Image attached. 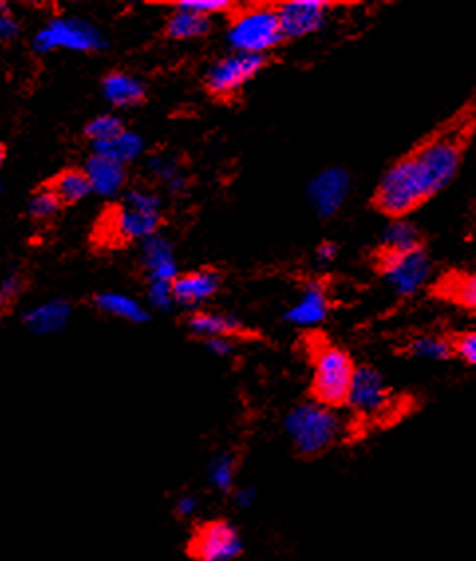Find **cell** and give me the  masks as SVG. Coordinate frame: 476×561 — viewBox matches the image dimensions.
I'll use <instances>...</instances> for the list:
<instances>
[{
  "label": "cell",
  "instance_id": "cell-21",
  "mask_svg": "<svg viewBox=\"0 0 476 561\" xmlns=\"http://www.w3.org/2000/svg\"><path fill=\"white\" fill-rule=\"evenodd\" d=\"M91 305L103 315L131 322V324H143V322L149 321V311L137 299L123 295V293H115V291L95 293L91 297Z\"/></svg>",
  "mask_w": 476,
  "mask_h": 561
},
{
  "label": "cell",
  "instance_id": "cell-4",
  "mask_svg": "<svg viewBox=\"0 0 476 561\" xmlns=\"http://www.w3.org/2000/svg\"><path fill=\"white\" fill-rule=\"evenodd\" d=\"M228 42L241 54L269 56V52L287 42L277 4H251L245 8H234L228 26Z\"/></svg>",
  "mask_w": 476,
  "mask_h": 561
},
{
  "label": "cell",
  "instance_id": "cell-3",
  "mask_svg": "<svg viewBox=\"0 0 476 561\" xmlns=\"http://www.w3.org/2000/svg\"><path fill=\"white\" fill-rule=\"evenodd\" d=\"M162 198L149 188H131L103 220L107 240L115 243L145 241L159 234Z\"/></svg>",
  "mask_w": 476,
  "mask_h": 561
},
{
  "label": "cell",
  "instance_id": "cell-10",
  "mask_svg": "<svg viewBox=\"0 0 476 561\" xmlns=\"http://www.w3.org/2000/svg\"><path fill=\"white\" fill-rule=\"evenodd\" d=\"M352 174L342 166H328L320 170L307 184V200L318 218H334L346 204L352 192Z\"/></svg>",
  "mask_w": 476,
  "mask_h": 561
},
{
  "label": "cell",
  "instance_id": "cell-25",
  "mask_svg": "<svg viewBox=\"0 0 476 561\" xmlns=\"http://www.w3.org/2000/svg\"><path fill=\"white\" fill-rule=\"evenodd\" d=\"M407 354L429 362H447L455 358V342L443 334H419L407 342Z\"/></svg>",
  "mask_w": 476,
  "mask_h": 561
},
{
  "label": "cell",
  "instance_id": "cell-14",
  "mask_svg": "<svg viewBox=\"0 0 476 561\" xmlns=\"http://www.w3.org/2000/svg\"><path fill=\"white\" fill-rule=\"evenodd\" d=\"M184 324L200 340H208V338L238 340L249 336V328L230 313L196 309L186 317Z\"/></svg>",
  "mask_w": 476,
  "mask_h": 561
},
{
  "label": "cell",
  "instance_id": "cell-37",
  "mask_svg": "<svg viewBox=\"0 0 476 561\" xmlns=\"http://www.w3.org/2000/svg\"><path fill=\"white\" fill-rule=\"evenodd\" d=\"M174 512L180 518H190L198 512V498L194 494H180L174 500Z\"/></svg>",
  "mask_w": 476,
  "mask_h": 561
},
{
  "label": "cell",
  "instance_id": "cell-15",
  "mask_svg": "<svg viewBox=\"0 0 476 561\" xmlns=\"http://www.w3.org/2000/svg\"><path fill=\"white\" fill-rule=\"evenodd\" d=\"M139 265L147 277V281H166L174 283V279L180 275L172 243L162 238L160 234L141 241V255Z\"/></svg>",
  "mask_w": 476,
  "mask_h": 561
},
{
  "label": "cell",
  "instance_id": "cell-36",
  "mask_svg": "<svg viewBox=\"0 0 476 561\" xmlns=\"http://www.w3.org/2000/svg\"><path fill=\"white\" fill-rule=\"evenodd\" d=\"M202 342L218 358H228L236 350V344L230 338H208V340H202Z\"/></svg>",
  "mask_w": 476,
  "mask_h": 561
},
{
  "label": "cell",
  "instance_id": "cell-18",
  "mask_svg": "<svg viewBox=\"0 0 476 561\" xmlns=\"http://www.w3.org/2000/svg\"><path fill=\"white\" fill-rule=\"evenodd\" d=\"M72 303L66 299H52L24 313L22 322L26 330L36 336H50L62 332L72 319Z\"/></svg>",
  "mask_w": 476,
  "mask_h": 561
},
{
  "label": "cell",
  "instance_id": "cell-11",
  "mask_svg": "<svg viewBox=\"0 0 476 561\" xmlns=\"http://www.w3.org/2000/svg\"><path fill=\"white\" fill-rule=\"evenodd\" d=\"M188 550L196 561H234L243 552V540L230 522L216 520L196 530Z\"/></svg>",
  "mask_w": 476,
  "mask_h": 561
},
{
  "label": "cell",
  "instance_id": "cell-8",
  "mask_svg": "<svg viewBox=\"0 0 476 561\" xmlns=\"http://www.w3.org/2000/svg\"><path fill=\"white\" fill-rule=\"evenodd\" d=\"M269 64H271L269 56L241 54V52L228 54L216 60L208 68L204 76V87L208 95L216 99H232Z\"/></svg>",
  "mask_w": 476,
  "mask_h": 561
},
{
  "label": "cell",
  "instance_id": "cell-29",
  "mask_svg": "<svg viewBox=\"0 0 476 561\" xmlns=\"http://www.w3.org/2000/svg\"><path fill=\"white\" fill-rule=\"evenodd\" d=\"M62 208H64V206H62L60 198H58L46 184L38 186V188L32 192V196H30V200H28V206H26L28 216H30V220H34V222L52 220L54 216L60 214Z\"/></svg>",
  "mask_w": 476,
  "mask_h": 561
},
{
  "label": "cell",
  "instance_id": "cell-32",
  "mask_svg": "<svg viewBox=\"0 0 476 561\" xmlns=\"http://www.w3.org/2000/svg\"><path fill=\"white\" fill-rule=\"evenodd\" d=\"M26 289V281L20 273L12 271L4 281H2V289H0V307L2 313H8L10 309H14V305L18 303V299L22 297Z\"/></svg>",
  "mask_w": 476,
  "mask_h": 561
},
{
  "label": "cell",
  "instance_id": "cell-2",
  "mask_svg": "<svg viewBox=\"0 0 476 561\" xmlns=\"http://www.w3.org/2000/svg\"><path fill=\"white\" fill-rule=\"evenodd\" d=\"M285 433L301 457H318L342 439L344 419L338 409L315 400L303 401L287 413Z\"/></svg>",
  "mask_w": 476,
  "mask_h": 561
},
{
  "label": "cell",
  "instance_id": "cell-27",
  "mask_svg": "<svg viewBox=\"0 0 476 561\" xmlns=\"http://www.w3.org/2000/svg\"><path fill=\"white\" fill-rule=\"evenodd\" d=\"M208 482L220 494H232L238 477V459L234 453H220L208 463Z\"/></svg>",
  "mask_w": 476,
  "mask_h": 561
},
{
  "label": "cell",
  "instance_id": "cell-7",
  "mask_svg": "<svg viewBox=\"0 0 476 561\" xmlns=\"http://www.w3.org/2000/svg\"><path fill=\"white\" fill-rule=\"evenodd\" d=\"M374 267L399 297L417 295L429 283L433 273L427 247L409 253H388L378 249L374 255Z\"/></svg>",
  "mask_w": 476,
  "mask_h": 561
},
{
  "label": "cell",
  "instance_id": "cell-38",
  "mask_svg": "<svg viewBox=\"0 0 476 561\" xmlns=\"http://www.w3.org/2000/svg\"><path fill=\"white\" fill-rule=\"evenodd\" d=\"M232 496H234V504L238 506L239 510H247V508H251L257 502V488L251 486V484L238 486L232 492Z\"/></svg>",
  "mask_w": 476,
  "mask_h": 561
},
{
  "label": "cell",
  "instance_id": "cell-6",
  "mask_svg": "<svg viewBox=\"0 0 476 561\" xmlns=\"http://www.w3.org/2000/svg\"><path fill=\"white\" fill-rule=\"evenodd\" d=\"M107 48V40L99 28L83 18L62 16L52 18L34 38V54H48L54 50H70L81 54H93Z\"/></svg>",
  "mask_w": 476,
  "mask_h": 561
},
{
  "label": "cell",
  "instance_id": "cell-31",
  "mask_svg": "<svg viewBox=\"0 0 476 561\" xmlns=\"http://www.w3.org/2000/svg\"><path fill=\"white\" fill-rule=\"evenodd\" d=\"M170 4H172V8H182V10L198 12L204 16L234 12V2H228V0H176Z\"/></svg>",
  "mask_w": 476,
  "mask_h": 561
},
{
  "label": "cell",
  "instance_id": "cell-24",
  "mask_svg": "<svg viewBox=\"0 0 476 561\" xmlns=\"http://www.w3.org/2000/svg\"><path fill=\"white\" fill-rule=\"evenodd\" d=\"M421 247H425L421 230L407 218H401V220H390V224L382 232V241L378 249L388 253H409Z\"/></svg>",
  "mask_w": 476,
  "mask_h": 561
},
{
  "label": "cell",
  "instance_id": "cell-22",
  "mask_svg": "<svg viewBox=\"0 0 476 561\" xmlns=\"http://www.w3.org/2000/svg\"><path fill=\"white\" fill-rule=\"evenodd\" d=\"M210 30H212V16H204L182 8H172V14L164 24V36L176 42L204 38Z\"/></svg>",
  "mask_w": 476,
  "mask_h": 561
},
{
  "label": "cell",
  "instance_id": "cell-1",
  "mask_svg": "<svg viewBox=\"0 0 476 561\" xmlns=\"http://www.w3.org/2000/svg\"><path fill=\"white\" fill-rule=\"evenodd\" d=\"M476 111L467 107L392 162L378 180L372 206L388 220L409 218L459 176L475 137Z\"/></svg>",
  "mask_w": 476,
  "mask_h": 561
},
{
  "label": "cell",
  "instance_id": "cell-16",
  "mask_svg": "<svg viewBox=\"0 0 476 561\" xmlns=\"http://www.w3.org/2000/svg\"><path fill=\"white\" fill-rule=\"evenodd\" d=\"M83 168L91 180L93 192L103 198H115L127 188L129 172H127V166L121 162L111 161L107 157L91 153L83 164Z\"/></svg>",
  "mask_w": 476,
  "mask_h": 561
},
{
  "label": "cell",
  "instance_id": "cell-35",
  "mask_svg": "<svg viewBox=\"0 0 476 561\" xmlns=\"http://www.w3.org/2000/svg\"><path fill=\"white\" fill-rule=\"evenodd\" d=\"M20 34V24L6 2L0 4V40L4 46L12 44Z\"/></svg>",
  "mask_w": 476,
  "mask_h": 561
},
{
  "label": "cell",
  "instance_id": "cell-13",
  "mask_svg": "<svg viewBox=\"0 0 476 561\" xmlns=\"http://www.w3.org/2000/svg\"><path fill=\"white\" fill-rule=\"evenodd\" d=\"M222 283H224V275L214 267H200L194 271L180 273L172 283L176 305L196 311L198 305L218 295Z\"/></svg>",
  "mask_w": 476,
  "mask_h": 561
},
{
  "label": "cell",
  "instance_id": "cell-33",
  "mask_svg": "<svg viewBox=\"0 0 476 561\" xmlns=\"http://www.w3.org/2000/svg\"><path fill=\"white\" fill-rule=\"evenodd\" d=\"M147 301L153 309L168 313L174 309L176 299H174V291H172V283L166 281H151L149 289H147Z\"/></svg>",
  "mask_w": 476,
  "mask_h": 561
},
{
  "label": "cell",
  "instance_id": "cell-5",
  "mask_svg": "<svg viewBox=\"0 0 476 561\" xmlns=\"http://www.w3.org/2000/svg\"><path fill=\"white\" fill-rule=\"evenodd\" d=\"M356 368L358 366L344 348L330 342H318L313 348V400L332 409L344 407L348 403Z\"/></svg>",
  "mask_w": 476,
  "mask_h": 561
},
{
  "label": "cell",
  "instance_id": "cell-34",
  "mask_svg": "<svg viewBox=\"0 0 476 561\" xmlns=\"http://www.w3.org/2000/svg\"><path fill=\"white\" fill-rule=\"evenodd\" d=\"M453 342H455V356L476 370V330L457 334Z\"/></svg>",
  "mask_w": 476,
  "mask_h": 561
},
{
  "label": "cell",
  "instance_id": "cell-39",
  "mask_svg": "<svg viewBox=\"0 0 476 561\" xmlns=\"http://www.w3.org/2000/svg\"><path fill=\"white\" fill-rule=\"evenodd\" d=\"M338 251H340V247L334 241L326 240L318 245L315 255H317V261L320 265H328L338 257Z\"/></svg>",
  "mask_w": 476,
  "mask_h": 561
},
{
  "label": "cell",
  "instance_id": "cell-9",
  "mask_svg": "<svg viewBox=\"0 0 476 561\" xmlns=\"http://www.w3.org/2000/svg\"><path fill=\"white\" fill-rule=\"evenodd\" d=\"M346 405L358 417L378 419L392 405V388L374 366H358Z\"/></svg>",
  "mask_w": 476,
  "mask_h": 561
},
{
  "label": "cell",
  "instance_id": "cell-28",
  "mask_svg": "<svg viewBox=\"0 0 476 561\" xmlns=\"http://www.w3.org/2000/svg\"><path fill=\"white\" fill-rule=\"evenodd\" d=\"M125 131H127V127L121 117L97 115L85 123L83 137L91 143V147H95V145H103V143H109V141L121 137Z\"/></svg>",
  "mask_w": 476,
  "mask_h": 561
},
{
  "label": "cell",
  "instance_id": "cell-19",
  "mask_svg": "<svg viewBox=\"0 0 476 561\" xmlns=\"http://www.w3.org/2000/svg\"><path fill=\"white\" fill-rule=\"evenodd\" d=\"M101 93L117 109H133L147 101V87L135 76L115 70L101 80Z\"/></svg>",
  "mask_w": 476,
  "mask_h": 561
},
{
  "label": "cell",
  "instance_id": "cell-26",
  "mask_svg": "<svg viewBox=\"0 0 476 561\" xmlns=\"http://www.w3.org/2000/svg\"><path fill=\"white\" fill-rule=\"evenodd\" d=\"M145 151V143H143V137L131 129H127L121 137L109 141V143H103V145H95L93 147V153L95 155H101V157H107L111 161L121 162V164H131V162L137 161Z\"/></svg>",
  "mask_w": 476,
  "mask_h": 561
},
{
  "label": "cell",
  "instance_id": "cell-30",
  "mask_svg": "<svg viewBox=\"0 0 476 561\" xmlns=\"http://www.w3.org/2000/svg\"><path fill=\"white\" fill-rule=\"evenodd\" d=\"M149 172L162 182L170 192H178L184 186V172L178 159L160 155L149 161Z\"/></svg>",
  "mask_w": 476,
  "mask_h": 561
},
{
  "label": "cell",
  "instance_id": "cell-17",
  "mask_svg": "<svg viewBox=\"0 0 476 561\" xmlns=\"http://www.w3.org/2000/svg\"><path fill=\"white\" fill-rule=\"evenodd\" d=\"M328 313L330 299L326 287L320 281H313L303 289L299 301L285 313V321L301 328H313L326 321Z\"/></svg>",
  "mask_w": 476,
  "mask_h": 561
},
{
  "label": "cell",
  "instance_id": "cell-20",
  "mask_svg": "<svg viewBox=\"0 0 476 561\" xmlns=\"http://www.w3.org/2000/svg\"><path fill=\"white\" fill-rule=\"evenodd\" d=\"M62 202V206H76L93 192L91 180L83 166H68L44 182Z\"/></svg>",
  "mask_w": 476,
  "mask_h": 561
},
{
  "label": "cell",
  "instance_id": "cell-12",
  "mask_svg": "<svg viewBox=\"0 0 476 561\" xmlns=\"http://www.w3.org/2000/svg\"><path fill=\"white\" fill-rule=\"evenodd\" d=\"M332 2L326 0H287L277 4L281 28L287 40H299L318 32L328 16Z\"/></svg>",
  "mask_w": 476,
  "mask_h": 561
},
{
  "label": "cell",
  "instance_id": "cell-23",
  "mask_svg": "<svg viewBox=\"0 0 476 561\" xmlns=\"http://www.w3.org/2000/svg\"><path fill=\"white\" fill-rule=\"evenodd\" d=\"M439 291L459 309L476 315V271H457L439 281Z\"/></svg>",
  "mask_w": 476,
  "mask_h": 561
}]
</instances>
